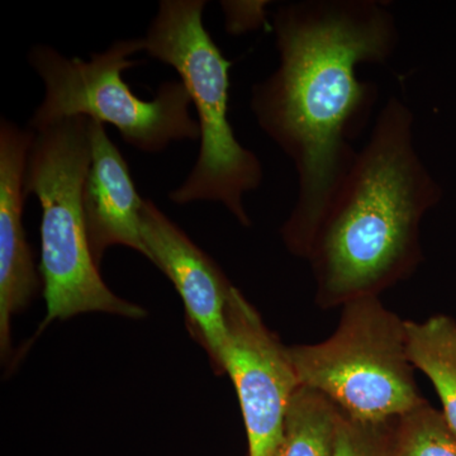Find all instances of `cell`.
I'll return each instance as SVG.
<instances>
[{"label":"cell","mask_w":456,"mask_h":456,"mask_svg":"<svg viewBox=\"0 0 456 456\" xmlns=\"http://www.w3.org/2000/svg\"><path fill=\"white\" fill-rule=\"evenodd\" d=\"M278 68L251 90L264 134L292 160L298 193L281 228L299 257L358 149L378 101L362 64L384 65L399 44L392 12L377 0H301L273 16Z\"/></svg>","instance_id":"1"},{"label":"cell","mask_w":456,"mask_h":456,"mask_svg":"<svg viewBox=\"0 0 456 456\" xmlns=\"http://www.w3.org/2000/svg\"><path fill=\"white\" fill-rule=\"evenodd\" d=\"M443 197L415 146V116L389 97L299 259L322 310L342 307L412 275L424 254L421 222Z\"/></svg>","instance_id":"2"},{"label":"cell","mask_w":456,"mask_h":456,"mask_svg":"<svg viewBox=\"0 0 456 456\" xmlns=\"http://www.w3.org/2000/svg\"><path fill=\"white\" fill-rule=\"evenodd\" d=\"M206 7V0H161L143 37L147 55L175 69L198 113L197 161L169 200L221 203L240 224L251 227L244 198L260 188L263 164L237 140L228 119L232 62L204 27Z\"/></svg>","instance_id":"3"},{"label":"cell","mask_w":456,"mask_h":456,"mask_svg":"<svg viewBox=\"0 0 456 456\" xmlns=\"http://www.w3.org/2000/svg\"><path fill=\"white\" fill-rule=\"evenodd\" d=\"M35 132V131H33ZM92 161L90 119L75 117L35 132L26 167L27 194L41 204V273L47 316L68 320L106 312L139 320L140 305L107 287L90 253L83 213V189Z\"/></svg>","instance_id":"4"},{"label":"cell","mask_w":456,"mask_h":456,"mask_svg":"<svg viewBox=\"0 0 456 456\" xmlns=\"http://www.w3.org/2000/svg\"><path fill=\"white\" fill-rule=\"evenodd\" d=\"M143 50V38L118 40L84 61L69 59L49 45L32 46L27 59L44 83L45 94L28 127L37 132L86 117L113 126L126 143L149 154L178 141L200 140L191 94L182 80L161 84L152 101L137 97L123 80L126 70L140 64L131 56Z\"/></svg>","instance_id":"5"},{"label":"cell","mask_w":456,"mask_h":456,"mask_svg":"<svg viewBox=\"0 0 456 456\" xmlns=\"http://www.w3.org/2000/svg\"><path fill=\"white\" fill-rule=\"evenodd\" d=\"M341 311L327 340L288 347L299 384L369 424L392 421L424 403L408 358L406 321L379 297L355 299Z\"/></svg>","instance_id":"6"},{"label":"cell","mask_w":456,"mask_h":456,"mask_svg":"<svg viewBox=\"0 0 456 456\" xmlns=\"http://www.w3.org/2000/svg\"><path fill=\"white\" fill-rule=\"evenodd\" d=\"M226 327L224 370L241 406L248 456H275L288 408L301 387L289 349L235 287L228 298Z\"/></svg>","instance_id":"7"},{"label":"cell","mask_w":456,"mask_h":456,"mask_svg":"<svg viewBox=\"0 0 456 456\" xmlns=\"http://www.w3.org/2000/svg\"><path fill=\"white\" fill-rule=\"evenodd\" d=\"M140 220L149 260L175 285L184 302L189 330L208 353L216 371L226 373V308L233 285L152 200H143Z\"/></svg>","instance_id":"8"},{"label":"cell","mask_w":456,"mask_h":456,"mask_svg":"<svg viewBox=\"0 0 456 456\" xmlns=\"http://www.w3.org/2000/svg\"><path fill=\"white\" fill-rule=\"evenodd\" d=\"M35 132L0 121V349L11 353V321L40 289L31 248L23 228L26 167Z\"/></svg>","instance_id":"9"},{"label":"cell","mask_w":456,"mask_h":456,"mask_svg":"<svg viewBox=\"0 0 456 456\" xmlns=\"http://www.w3.org/2000/svg\"><path fill=\"white\" fill-rule=\"evenodd\" d=\"M92 161L83 189V213L90 253L99 266L114 245L131 248L149 259L141 235L143 200L130 167L108 136L106 125L90 119Z\"/></svg>","instance_id":"10"},{"label":"cell","mask_w":456,"mask_h":456,"mask_svg":"<svg viewBox=\"0 0 456 456\" xmlns=\"http://www.w3.org/2000/svg\"><path fill=\"white\" fill-rule=\"evenodd\" d=\"M408 358L428 375L443 403V415L456 434V321L434 316L406 321Z\"/></svg>","instance_id":"11"},{"label":"cell","mask_w":456,"mask_h":456,"mask_svg":"<svg viewBox=\"0 0 456 456\" xmlns=\"http://www.w3.org/2000/svg\"><path fill=\"white\" fill-rule=\"evenodd\" d=\"M340 415L338 407L325 395L299 387L288 408L275 456H334Z\"/></svg>","instance_id":"12"},{"label":"cell","mask_w":456,"mask_h":456,"mask_svg":"<svg viewBox=\"0 0 456 456\" xmlns=\"http://www.w3.org/2000/svg\"><path fill=\"white\" fill-rule=\"evenodd\" d=\"M387 456H456V434L428 401L389 422Z\"/></svg>","instance_id":"13"},{"label":"cell","mask_w":456,"mask_h":456,"mask_svg":"<svg viewBox=\"0 0 456 456\" xmlns=\"http://www.w3.org/2000/svg\"><path fill=\"white\" fill-rule=\"evenodd\" d=\"M389 422L369 424L341 412L334 456H387Z\"/></svg>","instance_id":"14"}]
</instances>
